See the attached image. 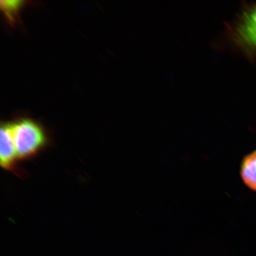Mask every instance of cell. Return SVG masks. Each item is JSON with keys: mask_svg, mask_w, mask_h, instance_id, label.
<instances>
[{"mask_svg": "<svg viewBox=\"0 0 256 256\" xmlns=\"http://www.w3.org/2000/svg\"><path fill=\"white\" fill-rule=\"evenodd\" d=\"M240 175L244 184L249 190L256 192V150L242 158Z\"/></svg>", "mask_w": 256, "mask_h": 256, "instance_id": "277c9868", "label": "cell"}, {"mask_svg": "<svg viewBox=\"0 0 256 256\" xmlns=\"http://www.w3.org/2000/svg\"><path fill=\"white\" fill-rule=\"evenodd\" d=\"M10 122L18 162L33 159L50 144L48 132L38 121L21 117Z\"/></svg>", "mask_w": 256, "mask_h": 256, "instance_id": "6da1fadb", "label": "cell"}, {"mask_svg": "<svg viewBox=\"0 0 256 256\" xmlns=\"http://www.w3.org/2000/svg\"><path fill=\"white\" fill-rule=\"evenodd\" d=\"M228 40L248 60H256V2L245 4L226 26Z\"/></svg>", "mask_w": 256, "mask_h": 256, "instance_id": "7a4b0ae2", "label": "cell"}, {"mask_svg": "<svg viewBox=\"0 0 256 256\" xmlns=\"http://www.w3.org/2000/svg\"><path fill=\"white\" fill-rule=\"evenodd\" d=\"M10 122H2L0 128V164L6 171L18 178L24 176V171L18 166Z\"/></svg>", "mask_w": 256, "mask_h": 256, "instance_id": "3957f363", "label": "cell"}, {"mask_svg": "<svg viewBox=\"0 0 256 256\" xmlns=\"http://www.w3.org/2000/svg\"><path fill=\"white\" fill-rule=\"evenodd\" d=\"M28 4L26 1H4L0 2V9L4 15L6 22L10 24L11 26L18 23V18H20V12L22 10L24 6Z\"/></svg>", "mask_w": 256, "mask_h": 256, "instance_id": "5b68a950", "label": "cell"}]
</instances>
